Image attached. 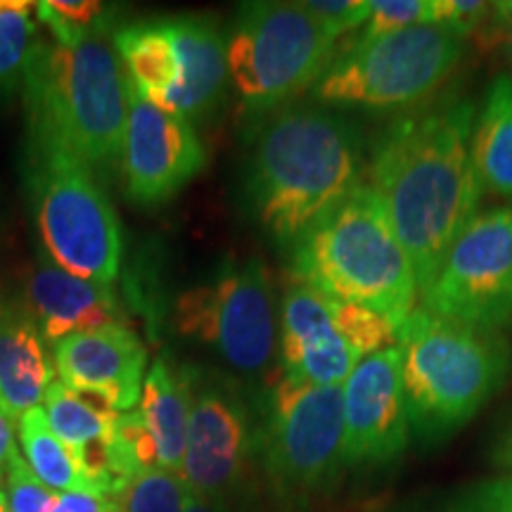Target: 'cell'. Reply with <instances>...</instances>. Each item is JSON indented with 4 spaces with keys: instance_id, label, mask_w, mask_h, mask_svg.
Here are the masks:
<instances>
[{
    "instance_id": "cell-8",
    "label": "cell",
    "mask_w": 512,
    "mask_h": 512,
    "mask_svg": "<svg viewBox=\"0 0 512 512\" xmlns=\"http://www.w3.org/2000/svg\"><path fill=\"white\" fill-rule=\"evenodd\" d=\"M467 41L441 27H408L337 55L311 88L313 100L368 112L425 105L463 62Z\"/></svg>"
},
{
    "instance_id": "cell-34",
    "label": "cell",
    "mask_w": 512,
    "mask_h": 512,
    "mask_svg": "<svg viewBox=\"0 0 512 512\" xmlns=\"http://www.w3.org/2000/svg\"><path fill=\"white\" fill-rule=\"evenodd\" d=\"M15 451V422L0 411V489L5 486V467Z\"/></svg>"
},
{
    "instance_id": "cell-29",
    "label": "cell",
    "mask_w": 512,
    "mask_h": 512,
    "mask_svg": "<svg viewBox=\"0 0 512 512\" xmlns=\"http://www.w3.org/2000/svg\"><path fill=\"white\" fill-rule=\"evenodd\" d=\"M302 5L337 41L347 31L363 29L373 12V0H306Z\"/></svg>"
},
{
    "instance_id": "cell-2",
    "label": "cell",
    "mask_w": 512,
    "mask_h": 512,
    "mask_svg": "<svg viewBox=\"0 0 512 512\" xmlns=\"http://www.w3.org/2000/svg\"><path fill=\"white\" fill-rule=\"evenodd\" d=\"M366 166L354 124L330 107L292 102L254 124L242 178L249 216L275 245L292 249L361 188Z\"/></svg>"
},
{
    "instance_id": "cell-31",
    "label": "cell",
    "mask_w": 512,
    "mask_h": 512,
    "mask_svg": "<svg viewBox=\"0 0 512 512\" xmlns=\"http://www.w3.org/2000/svg\"><path fill=\"white\" fill-rule=\"evenodd\" d=\"M53 512H114V501L88 491H72V494H60Z\"/></svg>"
},
{
    "instance_id": "cell-7",
    "label": "cell",
    "mask_w": 512,
    "mask_h": 512,
    "mask_svg": "<svg viewBox=\"0 0 512 512\" xmlns=\"http://www.w3.org/2000/svg\"><path fill=\"white\" fill-rule=\"evenodd\" d=\"M24 183L43 252L64 271L112 285L124 235L105 185L67 152L27 150Z\"/></svg>"
},
{
    "instance_id": "cell-16",
    "label": "cell",
    "mask_w": 512,
    "mask_h": 512,
    "mask_svg": "<svg viewBox=\"0 0 512 512\" xmlns=\"http://www.w3.org/2000/svg\"><path fill=\"white\" fill-rule=\"evenodd\" d=\"M64 387L93 406L114 413L138 408L147 375V347L128 325L79 332L53 347Z\"/></svg>"
},
{
    "instance_id": "cell-4",
    "label": "cell",
    "mask_w": 512,
    "mask_h": 512,
    "mask_svg": "<svg viewBox=\"0 0 512 512\" xmlns=\"http://www.w3.org/2000/svg\"><path fill=\"white\" fill-rule=\"evenodd\" d=\"M294 283L387 318L396 332L418 304L406 249L368 183L311 226L290 249Z\"/></svg>"
},
{
    "instance_id": "cell-24",
    "label": "cell",
    "mask_w": 512,
    "mask_h": 512,
    "mask_svg": "<svg viewBox=\"0 0 512 512\" xmlns=\"http://www.w3.org/2000/svg\"><path fill=\"white\" fill-rule=\"evenodd\" d=\"M36 5L0 0V95L22 88L31 46L36 41Z\"/></svg>"
},
{
    "instance_id": "cell-30",
    "label": "cell",
    "mask_w": 512,
    "mask_h": 512,
    "mask_svg": "<svg viewBox=\"0 0 512 512\" xmlns=\"http://www.w3.org/2000/svg\"><path fill=\"white\" fill-rule=\"evenodd\" d=\"M448 512H512V475L475 484Z\"/></svg>"
},
{
    "instance_id": "cell-28",
    "label": "cell",
    "mask_w": 512,
    "mask_h": 512,
    "mask_svg": "<svg viewBox=\"0 0 512 512\" xmlns=\"http://www.w3.org/2000/svg\"><path fill=\"white\" fill-rule=\"evenodd\" d=\"M5 496H8L10 512H53L57 498L53 489L38 479L24 456L15 451L5 467Z\"/></svg>"
},
{
    "instance_id": "cell-22",
    "label": "cell",
    "mask_w": 512,
    "mask_h": 512,
    "mask_svg": "<svg viewBox=\"0 0 512 512\" xmlns=\"http://www.w3.org/2000/svg\"><path fill=\"white\" fill-rule=\"evenodd\" d=\"M472 155L482 192L512 200V74H498L477 112Z\"/></svg>"
},
{
    "instance_id": "cell-11",
    "label": "cell",
    "mask_w": 512,
    "mask_h": 512,
    "mask_svg": "<svg viewBox=\"0 0 512 512\" xmlns=\"http://www.w3.org/2000/svg\"><path fill=\"white\" fill-rule=\"evenodd\" d=\"M394 344V325L363 306L294 280L280 299L278 354L283 375L292 380L342 387L368 356Z\"/></svg>"
},
{
    "instance_id": "cell-35",
    "label": "cell",
    "mask_w": 512,
    "mask_h": 512,
    "mask_svg": "<svg viewBox=\"0 0 512 512\" xmlns=\"http://www.w3.org/2000/svg\"><path fill=\"white\" fill-rule=\"evenodd\" d=\"M486 43H491V46L501 48V53L505 55V60L512 67V36H491V38H484Z\"/></svg>"
},
{
    "instance_id": "cell-21",
    "label": "cell",
    "mask_w": 512,
    "mask_h": 512,
    "mask_svg": "<svg viewBox=\"0 0 512 512\" xmlns=\"http://www.w3.org/2000/svg\"><path fill=\"white\" fill-rule=\"evenodd\" d=\"M112 43L133 91L169 112L183 67L166 17L126 24L112 31Z\"/></svg>"
},
{
    "instance_id": "cell-17",
    "label": "cell",
    "mask_w": 512,
    "mask_h": 512,
    "mask_svg": "<svg viewBox=\"0 0 512 512\" xmlns=\"http://www.w3.org/2000/svg\"><path fill=\"white\" fill-rule=\"evenodd\" d=\"M24 304L50 347L79 332L98 330L105 325H128L112 285L93 283L64 271L43 252V247L38 249L27 275Z\"/></svg>"
},
{
    "instance_id": "cell-3",
    "label": "cell",
    "mask_w": 512,
    "mask_h": 512,
    "mask_svg": "<svg viewBox=\"0 0 512 512\" xmlns=\"http://www.w3.org/2000/svg\"><path fill=\"white\" fill-rule=\"evenodd\" d=\"M128 93L107 31L74 43L36 34L22 79L27 150L67 152L107 181L121 164Z\"/></svg>"
},
{
    "instance_id": "cell-14",
    "label": "cell",
    "mask_w": 512,
    "mask_h": 512,
    "mask_svg": "<svg viewBox=\"0 0 512 512\" xmlns=\"http://www.w3.org/2000/svg\"><path fill=\"white\" fill-rule=\"evenodd\" d=\"M131 86V83H128ZM207 166V150L192 121L128 93L119 174L136 207H162Z\"/></svg>"
},
{
    "instance_id": "cell-32",
    "label": "cell",
    "mask_w": 512,
    "mask_h": 512,
    "mask_svg": "<svg viewBox=\"0 0 512 512\" xmlns=\"http://www.w3.org/2000/svg\"><path fill=\"white\" fill-rule=\"evenodd\" d=\"M484 38L491 36H512V0L505 3H494L491 8V17L486 19V24L477 31Z\"/></svg>"
},
{
    "instance_id": "cell-25",
    "label": "cell",
    "mask_w": 512,
    "mask_h": 512,
    "mask_svg": "<svg viewBox=\"0 0 512 512\" xmlns=\"http://www.w3.org/2000/svg\"><path fill=\"white\" fill-rule=\"evenodd\" d=\"M192 489L181 472L147 467L119 491L114 512H185Z\"/></svg>"
},
{
    "instance_id": "cell-6",
    "label": "cell",
    "mask_w": 512,
    "mask_h": 512,
    "mask_svg": "<svg viewBox=\"0 0 512 512\" xmlns=\"http://www.w3.org/2000/svg\"><path fill=\"white\" fill-rule=\"evenodd\" d=\"M228 74L247 124L311 91L337 57L328 34L302 3L256 0L240 5L226 34Z\"/></svg>"
},
{
    "instance_id": "cell-18",
    "label": "cell",
    "mask_w": 512,
    "mask_h": 512,
    "mask_svg": "<svg viewBox=\"0 0 512 512\" xmlns=\"http://www.w3.org/2000/svg\"><path fill=\"white\" fill-rule=\"evenodd\" d=\"M55 354L27 304L0 309V411L12 422L41 408L55 382Z\"/></svg>"
},
{
    "instance_id": "cell-23",
    "label": "cell",
    "mask_w": 512,
    "mask_h": 512,
    "mask_svg": "<svg viewBox=\"0 0 512 512\" xmlns=\"http://www.w3.org/2000/svg\"><path fill=\"white\" fill-rule=\"evenodd\" d=\"M19 441H22L24 460L31 472L41 479L55 494H72V491H88L86 477H83L74 453L64 446V441L48 425L46 411L34 408L19 418Z\"/></svg>"
},
{
    "instance_id": "cell-1",
    "label": "cell",
    "mask_w": 512,
    "mask_h": 512,
    "mask_svg": "<svg viewBox=\"0 0 512 512\" xmlns=\"http://www.w3.org/2000/svg\"><path fill=\"white\" fill-rule=\"evenodd\" d=\"M475 121V102L451 91L401 112L370 145L368 188L406 249L420 292L479 214L484 192L472 155Z\"/></svg>"
},
{
    "instance_id": "cell-36",
    "label": "cell",
    "mask_w": 512,
    "mask_h": 512,
    "mask_svg": "<svg viewBox=\"0 0 512 512\" xmlns=\"http://www.w3.org/2000/svg\"><path fill=\"white\" fill-rule=\"evenodd\" d=\"M0 512H10V508H8V496H5V489H0Z\"/></svg>"
},
{
    "instance_id": "cell-13",
    "label": "cell",
    "mask_w": 512,
    "mask_h": 512,
    "mask_svg": "<svg viewBox=\"0 0 512 512\" xmlns=\"http://www.w3.org/2000/svg\"><path fill=\"white\" fill-rule=\"evenodd\" d=\"M259 458V425L245 392L226 375L192 368V408L181 477L192 494L230 505Z\"/></svg>"
},
{
    "instance_id": "cell-15",
    "label": "cell",
    "mask_w": 512,
    "mask_h": 512,
    "mask_svg": "<svg viewBox=\"0 0 512 512\" xmlns=\"http://www.w3.org/2000/svg\"><path fill=\"white\" fill-rule=\"evenodd\" d=\"M344 467L387 465L411 439L401 382V351L389 347L368 356L342 384Z\"/></svg>"
},
{
    "instance_id": "cell-19",
    "label": "cell",
    "mask_w": 512,
    "mask_h": 512,
    "mask_svg": "<svg viewBox=\"0 0 512 512\" xmlns=\"http://www.w3.org/2000/svg\"><path fill=\"white\" fill-rule=\"evenodd\" d=\"M166 22L183 67L181 86L169 112L188 121L200 119L219 105L230 81L226 34L207 15L166 17Z\"/></svg>"
},
{
    "instance_id": "cell-9",
    "label": "cell",
    "mask_w": 512,
    "mask_h": 512,
    "mask_svg": "<svg viewBox=\"0 0 512 512\" xmlns=\"http://www.w3.org/2000/svg\"><path fill=\"white\" fill-rule=\"evenodd\" d=\"M259 460L283 501H304L335 482L344 467L342 387L280 375L261 411Z\"/></svg>"
},
{
    "instance_id": "cell-5",
    "label": "cell",
    "mask_w": 512,
    "mask_h": 512,
    "mask_svg": "<svg viewBox=\"0 0 512 512\" xmlns=\"http://www.w3.org/2000/svg\"><path fill=\"white\" fill-rule=\"evenodd\" d=\"M408 425L415 439L441 441L465 427L512 373L498 330L453 323L418 306L396 332Z\"/></svg>"
},
{
    "instance_id": "cell-20",
    "label": "cell",
    "mask_w": 512,
    "mask_h": 512,
    "mask_svg": "<svg viewBox=\"0 0 512 512\" xmlns=\"http://www.w3.org/2000/svg\"><path fill=\"white\" fill-rule=\"evenodd\" d=\"M190 408L192 368L174 366L164 356L155 358L147 368L136 413L162 470L181 472Z\"/></svg>"
},
{
    "instance_id": "cell-10",
    "label": "cell",
    "mask_w": 512,
    "mask_h": 512,
    "mask_svg": "<svg viewBox=\"0 0 512 512\" xmlns=\"http://www.w3.org/2000/svg\"><path fill=\"white\" fill-rule=\"evenodd\" d=\"M174 325L178 335L214 351L235 373H266L278 354V311L264 261H223L176 299Z\"/></svg>"
},
{
    "instance_id": "cell-26",
    "label": "cell",
    "mask_w": 512,
    "mask_h": 512,
    "mask_svg": "<svg viewBox=\"0 0 512 512\" xmlns=\"http://www.w3.org/2000/svg\"><path fill=\"white\" fill-rule=\"evenodd\" d=\"M36 17L50 38L74 43L93 31L110 29L112 10L93 0H41L36 3Z\"/></svg>"
},
{
    "instance_id": "cell-27",
    "label": "cell",
    "mask_w": 512,
    "mask_h": 512,
    "mask_svg": "<svg viewBox=\"0 0 512 512\" xmlns=\"http://www.w3.org/2000/svg\"><path fill=\"white\" fill-rule=\"evenodd\" d=\"M430 0H373V12L356 43H370L408 27H432Z\"/></svg>"
},
{
    "instance_id": "cell-37",
    "label": "cell",
    "mask_w": 512,
    "mask_h": 512,
    "mask_svg": "<svg viewBox=\"0 0 512 512\" xmlns=\"http://www.w3.org/2000/svg\"><path fill=\"white\" fill-rule=\"evenodd\" d=\"M0 309H3V306H0Z\"/></svg>"
},
{
    "instance_id": "cell-33",
    "label": "cell",
    "mask_w": 512,
    "mask_h": 512,
    "mask_svg": "<svg viewBox=\"0 0 512 512\" xmlns=\"http://www.w3.org/2000/svg\"><path fill=\"white\" fill-rule=\"evenodd\" d=\"M491 460H494L496 467L512 475V418L498 432L494 446H491Z\"/></svg>"
},
{
    "instance_id": "cell-12",
    "label": "cell",
    "mask_w": 512,
    "mask_h": 512,
    "mask_svg": "<svg viewBox=\"0 0 512 512\" xmlns=\"http://www.w3.org/2000/svg\"><path fill=\"white\" fill-rule=\"evenodd\" d=\"M420 306L453 323L501 330L512 318V204L463 228L422 287Z\"/></svg>"
}]
</instances>
